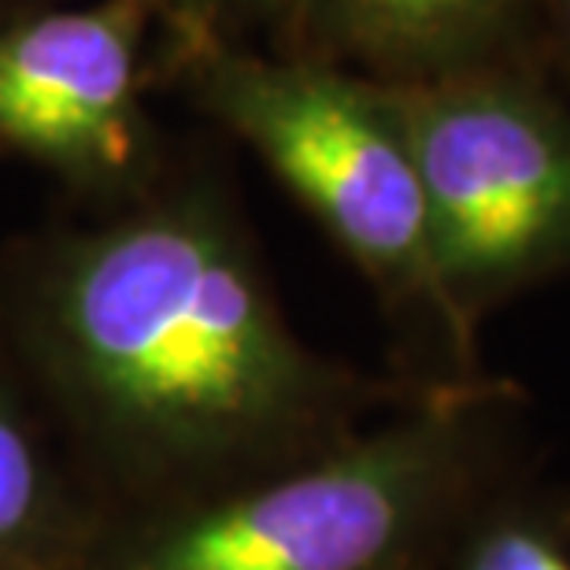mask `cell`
Instances as JSON below:
<instances>
[{"label": "cell", "mask_w": 570, "mask_h": 570, "mask_svg": "<svg viewBox=\"0 0 570 570\" xmlns=\"http://www.w3.org/2000/svg\"><path fill=\"white\" fill-rule=\"evenodd\" d=\"M45 326L108 423L193 460L304 449L356 401L296 341L242 234L208 200L78 237L45 282Z\"/></svg>", "instance_id": "1"}, {"label": "cell", "mask_w": 570, "mask_h": 570, "mask_svg": "<svg viewBox=\"0 0 570 570\" xmlns=\"http://www.w3.org/2000/svg\"><path fill=\"white\" fill-rule=\"evenodd\" d=\"M515 430L508 382H444L393 423L181 522L130 570H419L504 493Z\"/></svg>", "instance_id": "2"}, {"label": "cell", "mask_w": 570, "mask_h": 570, "mask_svg": "<svg viewBox=\"0 0 570 570\" xmlns=\"http://www.w3.org/2000/svg\"><path fill=\"white\" fill-rule=\"evenodd\" d=\"M178 33L200 105L275 170L385 301L438 330L455 379H482L478 341L441 296L423 186L382 82L312 56L253 52L223 33Z\"/></svg>", "instance_id": "3"}, {"label": "cell", "mask_w": 570, "mask_h": 570, "mask_svg": "<svg viewBox=\"0 0 570 570\" xmlns=\"http://www.w3.org/2000/svg\"><path fill=\"white\" fill-rule=\"evenodd\" d=\"M423 186L441 296L471 341L570 271V111L508 60L385 86Z\"/></svg>", "instance_id": "4"}, {"label": "cell", "mask_w": 570, "mask_h": 570, "mask_svg": "<svg viewBox=\"0 0 570 570\" xmlns=\"http://www.w3.org/2000/svg\"><path fill=\"white\" fill-rule=\"evenodd\" d=\"M167 0H97L0 19V145L82 181L119 178L145 138L153 19Z\"/></svg>", "instance_id": "5"}, {"label": "cell", "mask_w": 570, "mask_h": 570, "mask_svg": "<svg viewBox=\"0 0 570 570\" xmlns=\"http://www.w3.org/2000/svg\"><path fill=\"white\" fill-rule=\"evenodd\" d=\"M530 0H293L312 60L401 86L508 60Z\"/></svg>", "instance_id": "6"}, {"label": "cell", "mask_w": 570, "mask_h": 570, "mask_svg": "<svg viewBox=\"0 0 570 570\" xmlns=\"http://www.w3.org/2000/svg\"><path fill=\"white\" fill-rule=\"evenodd\" d=\"M452 570H570V544L556 515L500 493L455 538Z\"/></svg>", "instance_id": "7"}, {"label": "cell", "mask_w": 570, "mask_h": 570, "mask_svg": "<svg viewBox=\"0 0 570 570\" xmlns=\"http://www.w3.org/2000/svg\"><path fill=\"white\" fill-rule=\"evenodd\" d=\"M41 466L27 430L0 407V552L19 544L41 515Z\"/></svg>", "instance_id": "8"}, {"label": "cell", "mask_w": 570, "mask_h": 570, "mask_svg": "<svg viewBox=\"0 0 570 570\" xmlns=\"http://www.w3.org/2000/svg\"><path fill=\"white\" fill-rule=\"evenodd\" d=\"M175 11L178 30H204L230 38V27L242 22H285L289 27L293 0H167L164 16Z\"/></svg>", "instance_id": "9"}, {"label": "cell", "mask_w": 570, "mask_h": 570, "mask_svg": "<svg viewBox=\"0 0 570 570\" xmlns=\"http://www.w3.org/2000/svg\"><path fill=\"white\" fill-rule=\"evenodd\" d=\"M552 16H556V33H560L563 56L570 63V0H552Z\"/></svg>", "instance_id": "10"}]
</instances>
